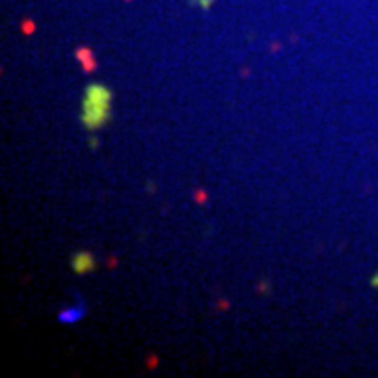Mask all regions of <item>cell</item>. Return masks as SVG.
Masks as SVG:
<instances>
[{"label": "cell", "mask_w": 378, "mask_h": 378, "mask_svg": "<svg viewBox=\"0 0 378 378\" xmlns=\"http://www.w3.org/2000/svg\"><path fill=\"white\" fill-rule=\"evenodd\" d=\"M72 269L78 273V275H84V273H91L95 269V256L88 252V250H80L72 256Z\"/></svg>", "instance_id": "cell-2"}, {"label": "cell", "mask_w": 378, "mask_h": 378, "mask_svg": "<svg viewBox=\"0 0 378 378\" xmlns=\"http://www.w3.org/2000/svg\"><path fill=\"white\" fill-rule=\"evenodd\" d=\"M82 315H84V309H82V307H72V309L61 311V313H59V322H61V324H74V322H78Z\"/></svg>", "instance_id": "cell-4"}, {"label": "cell", "mask_w": 378, "mask_h": 378, "mask_svg": "<svg viewBox=\"0 0 378 378\" xmlns=\"http://www.w3.org/2000/svg\"><path fill=\"white\" fill-rule=\"evenodd\" d=\"M109 118H112V91L101 82L88 84L82 97V126L88 130H97L105 126Z\"/></svg>", "instance_id": "cell-1"}, {"label": "cell", "mask_w": 378, "mask_h": 378, "mask_svg": "<svg viewBox=\"0 0 378 378\" xmlns=\"http://www.w3.org/2000/svg\"><path fill=\"white\" fill-rule=\"evenodd\" d=\"M76 59L82 63L84 72H93L95 70V57H93V51L91 49H78L76 51Z\"/></svg>", "instance_id": "cell-3"}, {"label": "cell", "mask_w": 378, "mask_h": 378, "mask_svg": "<svg viewBox=\"0 0 378 378\" xmlns=\"http://www.w3.org/2000/svg\"><path fill=\"white\" fill-rule=\"evenodd\" d=\"M372 286H374V288H378V271H376V273H374V277H372Z\"/></svg>", "instance_id": "cell-5"}]
</instances>
